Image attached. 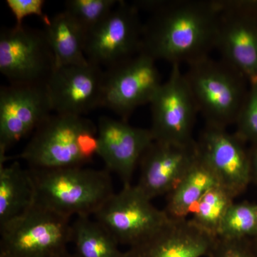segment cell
Listing matches in <instances>:
<instances>
[{
  "instance_id": "8992f818",
  "label": "cell",
  "mask_w": 257,
  "mask_h": 257,
  "mask_svg": "<svg viewBox=\"0 0 257 257\" xmlns=\"http://www.w3.org/2000/svg\"><path fill=\"white\" fill-rule=\"evenodd\" d=\"M137 185L124 184L94 214L119 244H138L165 226L170 217L158 209Z\"/></svg>"
},
{
  "instance_id": "8fae6325",
  "label": "cell",
  "mask_w": 257,
  "mask_h": 257,
  "mask_svg": "<svg viewBox=\"0 0 257 257\" xmlns=\"http://www.w3.org/2000/svg\"><path fill=\"white\" fill-rule=\"evenodd\" d=\"M46 83L9 84L0 89V162L9 148L35 132L52 114Z\"/></svg>"
},
{
  "instance_id": "44dd1931",
  "label": "cell",
  "mask_w": 257,
  "mask_h": 257,
  "mask_svg": "<svg viewBox=\"0 0 257 257\" xmlns=\"http://www.w3.org/2000/svg\"><path fill=\"white\" fill-rule=\"evenodd\" d=\"M72 234L74 253L79 257H124L112 235L90 216H77Z\"/></svg>"
},
{
  "instance_id": "1f68e13d",
  "label": "cell",
  "mask_w": 257,
  "mask_h": 257,
  "mask_svg": "<svg viewBox=\"0 0 257 257\" xmlns=\"http://www.w3.org/2000/svg\"><path fill=\"white\" fill-rule=\"evenodd\" d=\"M0 257H8L7 255H5V253H0Z\"/></svg>"
},
{
  "instance_id": "7402d4cb",
  "label": "cell",
  "mask_w": 257,
  "mask_h": 257,
  "mask_svg": "<svg viewBox=\"0 0 257 257\" xmlns=\"http://www.w3.org/2000/svg\"><path fill=\"white\" fill-rule=\"evenodd\" d=\"M234 200L226 189L216 186L198 202L191 214L190 220L199 229L218 239L221 223Z\"/></svg>"
},
{
  "instance_id": "f1b7e54d",
  "label": "cell",
  "mask_w": 257,
  "mask_h": 257,
  "mask_svg": "<svg viewBox=\"0 0 257 257\" xmlns=\"http://www.w3.org/2000/svg\"><path fill=\"white\" fill-rule=\"evenodd\" d=\"M248 152L251 160V181L257 184V144L250 145Z\"/></svg>"
},
{
  "instance_id": "f546056e",
  "label": "cell",
  "mask_w": 257,
  "mask_h": 257,
  "mask_svg": "<svg viewBox=\"0 0 257 257\" xmlns=\"http://www.w3.org/2000/svg\"><path fill=\"white\" fill-rule=\"evenodd\" d=\"M53 257H79L75 253H69L68 251H64V252L60 253V254L57 255V256H55Z\"/></svg>"
},
{
  "instance_id": "83f0119b",
  "label": "cell",
  "mask_w": 257,
  "mask_h": 257,
  "mask_svg": "<svg viewBox=\"0 0 257 257\" xmlns=\"http://www.w3.org/2000/svg\"><path fill=\"white\" fill-rule=\"evenodd\" d=\"M219 8L257 17V0H216Z\"/></svg>"
},
{
  "instance_id": "9c48e42d",
  "label": "cell",
  "mask_w": 257,
  "mask_h": 257,
  "mask_svg": "<svg viewBox=\"0 0 257 257\" xmlns=\"http://www.w3.org/2000/svg\"><path fill=\"white\" fill-rule=\"evenodd\" d=\"M150 104V130L155 142L187 145L195 141L193 130L198 110L181 65H171L168 78L162 83Z\"/></svg>"
},
{
  "instance_id": "4dcf8cb0",
  "label": "cell",
  "mask_w": 257,
  "mask_h": 257,
  "mask_svg": "<svg viewBox=\"0 0 257 257\" xmlns=\"http://www.w3.org/2000/svg\"><path fill=\"white\" fill-rule=\"evenodd\" d=\"M250 240H251V243H252L253 248H254V249L256 250L257 252V236L256 237L253 238V239Z\"/></svg>"
},
{
  "instance_id": "5b68a950",
  "label": "cell",
  "mask_w": 257,
  "mask_h": 257,
  "mask_svg": "<svg viewBox=\"0 0 257 257\" xmlns=\"http://www.w3.org/2000/svg\"><path fill=\"white\" fill-rule=\"evenodd\" d=\"M69 221L35 202L0 226V253L8 257H53L63 253L72 240Z\"/></svg>"
},
{
  "instance_id": "4fadbf2b",
  "label": "cell",
  "mask_w": 257,
  "mask_h": 257,
  "mask_svg": "<svg viewBox=\"0 0 257 257\" xmlns=\"http://www.w3.org/2000/svg\"><path fill=\"white\" fill-rule=\"evenodd\" d=\"M104 77L102 67L89 62L56 67L46 82L53 111L84 116L102 107Z\"/></svg>"
},
{
  "instance_id": "7c38bea8",
  "label": "cell",
  "mask_w": 257,
  "mask_h": 257,
  "mask_svg": "<svg viewBox=\"0 0 257 257\" xmlns=\"http://www.w3.org/2000/svg\"><path fill=\"white\" fill-rule=\"evenodd\" d=\"M199 156L219 185L236 198L251 181V160L246 143L226 128L205 125L197 141Z\"/></svg>"
},
{
  "instance_id": "3957f363",
  "label": "cell",
  "mask_w": 257,
  "mask_h": 257,
  "mask_svg": "<svg viewBox=\"0 0 257 257\" xmlns=\"http://www.w3.org/2000/svg\"><path fill=\"white\" fill-rule=\"evenodd\" d=\"M98 155L97 124L84 116L57 114L34 132L19 155L33 169L84 167Z\"/></svg>"
},
{
  "instance_id": "2e32d148",
  "label": "cell",
  "mask_w": 257,
  "mask_h": 257,
  "mask_svg": "<svg viewBox=\"0 0 257 257\" xmlns=\"http://www.w3.org/2000/svg\"><path fill=\"white\" fill-rule=\"evenodd\" d=\"M217 6L220 13L215 49L221 60L242 74L249 84L257 82V17Z\"/></svg>"
},
{
  "instance_id": "6da1fadb",
  "label": "cell",
  "mask_w": 257,
  "mask_h": 257,
  "mask_svg": "<svg viewBox=\"0 0 257 257\" xmlns=\"http://www.w3.org/2000/svg\"><path fill=\"white\" fill-rule=\"evenodd\" d=\"M151 13L144 23L140 52L171 65L189 64L215 49L219 12L216 0L135 1Z\"/></svg>"
},
{
  "instance_id": "603a6c76",
  "label": "cell",
  "mask_w": 257,
  "mask_h": 257,
  "mask_svg": "<svg viewBox=\"0 0 257 257\" xmlns=\"http://www.w3.org/2000/svg\"><path fill=\"white\" fill-rule=\"evenodd\" d=\"M257 236V204L249 202H234L226 212L219 239H252Z\"/></svg>"
},
{
  "instance_id": "ba28073f",
  "label": "cell",
  "mask_w": 257,
  "mask_h": 257,
  "mask_svg": "<svg viewBox=\"0 0 257 257\" xmlns=\"http://www.w3.org/2000/svg\"><path fill=\"white\" fill-rule=\"evenodd\" d=\"M156 60L143 52L104 70L102 106L123 121L139 106L150 104L162 84Z\"/></svg>"
},
{
  "instance_id": "277c9868",
  "label": "cell",
  "mask_w": 257,
  "mask_h": 257,
  "mask_svg": "<svg viewBox=\"0 0 257 257\" xmlns=\"http://www.w3.org/2000/svg\"><path fill=\"white\" fill-rule=\"evenodd\" d=\"M184 74L206 125L227 128L235 124L249 87L242 74L210 56L187 64Z\"/></svg>"
},
{
  "instance_id": "ac0fdd59",
  "label": "cell",
  "mask_w": 257,
  "mask_h": 257,
  "mask_svg": "<svg viewBox=\"0 0 257 257\" xmlns=\"http://www.w3.org/2000/svg\"><path fill=\"white\" fill-rule=\"evenodd\" d=\"M44 32L55 57L56 67L82 65L89 62L85 55L86 32L66 13L42 19Z\"/></svg>"
},
{
  "instance_id": "9a60e30c",
  "label": "cell",
  "mask_w": 257,
  "mask_h": 257,
  "mask_svg": "<svg viewBox=\"0 0 257 257\" xmlns=\"http://www.w3.org/2000/svg\"><path fill=\"white\" fill-rule=\"evenodd\" d=\"M197 141L176 145L154 141L142 157L137 184L149 199L168 194L199 157Z\"/></svg>"
},
{
  "instance_id": "e0dca14e",
  "label": "cell",
  "mask_w": 257,
  "mask_h": 257,
  "mask_svg": "<svg viewBox=\"0 0 257 257\" xmlns=\"http://www.w3.org/2000/svg\"><path fill=\"white\" fill-rule=\"evenodd\" d=\"M216 239L193 224L190 219H171L150 237L128 248L124 257H204Z\"/></svg>"
},
{
  "instance_id": "d6986e66",
  "label": "cell",
  "mask_w": 257,
  "mask_h": 257,
  "mask_svg": "<svg viewBox=\"0 0 257 257\" xmlns=\"http://www.w3.org/2000/svg\"><path fill=\"white\" fill-rule=\"evenodd\" d=\"M36 202L30 170L18 162L0 164V226L21 215Z\"/></svg>"
},
{
  "instance_id": "4316f807",
  "label": "cell",
  "mask_w": 257,
  "mask_h": 257,
  "mask_svg": "<svg viewBox=\"0 0 257 257\" xmlns=\"http://www.w3.org/2000/svg\"><path fill=\"white\" fill-rule=\"evenodd\" d=\"M8 8L11 10L16 20V25H23L24 19L32 15H36L43 19L45 2L42 0H8Z\"/></svg>"
},
{
  "instance_id": "7a4b0ae2",
  "label": "cell",
  "mask_w": 257,
  "mask_h": 257,
  "mask_svg": "<svg viewBox=\"0 0 257 257\" xmlns=\"http://www.w3.org/2000/svg\"><path fill=\"white\" fill-rule=\"evenodd\" d=\"M30 172L36 202L69 219L94 215L115 193L106 170L72 167Z\"/></svg>"
},
{
  "instance_id": "5bb4252c",
  "label": "cell",
  "mask_w": 257,
  "mask_h": 257,
  "mask_svg": "<svg viewBox=\"0 0 257 257\" xmlns=\"http://www.w3.org/2000/svg\"><path fill=\"white\" fill-rule=\"evenodd\" d=\"M98 156L106 170L116 174L124 184L131 179L142 157L155 140L150 128L135 127L123 120L99 117Z\"/></svg>"
},
{
  "instance_id": "ffe728a7",
  "label": "cell",
  "mask_w": 257,
  "mask_h": 257,
  "mask_svg": "<svg viewBox=\"0 0 257 257\" xmlns=\"http://www.w3.org/2000/svg\"><path fill=\"white\" fill-rule=\"evenodd\" d=\"M217 185L215 176L199 155L182 180L167 194L165 210L171 219H187L201 199Z\"/></svg>"
},
{
  "instance_id": "30bf717a",
  "label": "cell",
  "mask_w": 257,
  "mask_h": 257,
  "mask_svg": "<svg viewBox=\"0 0 257 257\" xmlns=\"http://www.w3.org/2000/svg\"><path fill=\"white\" fill-rule=\"evenodd\" d=\"M140 12L135 3L119 1L104 21L86 35L88 61L108 68L140 52L144 23Z\"/></svg>"
},
{
  "instance_id": "cb8c5ba5",
  "label": "cell",
  "mask_w": 257,
  "mask_h": 257,
  "mask_svg": "<svg viewBox=\"0 0 257 257\" xmlns=\"http://www.w3.org/2000/svg\"><path fill=\"white\" fill-rule=\"evenodd\" d=\"M119 0H68L64 11L86 32L92 31L104 21Z\"/></svg>"
},
{
  "instance_id": "52a82bcc",
  "label": "cell",
  "mask_w": 257,
  "mask_h": 257,
  "mask_svg": "<svg viewBox=\"0 0 257 257\" xmlns=\"http://www.w3.org/2000/svg\"><path fill=\"white\" fill-rule=\"evenodd\" d=\"M56 68L43 30L23 25L0 34V72L9 84L46 83Z\"/></svg>"
},
{
  "instance_id": "d4e9b609",
  "label": "cell",
  "mask_w": 257,
  "mask_h": 257,
  "mask_svg": "<svg viewBox=\"0 0 257 257\" xmlns=\"http://www.w3.org/2000/svg\"><path fill=\"white\" fill-rule=\"evenodd\" d=\"M234 125V133L244 143L256 145L257 82L250 83L246 100Z\"/></svg>"
},
{
  "instance_id": "484cf974",
  "label": "cell",
  "mask_w": 257,
  "mask_h": 257,
  "mask_svg": "<svg viewBox=\"0 0 257 257\" xmlns=\"http://www.w3.org/2000/svg\"><path fill=\"white\" fill-rule=\"evenodd\" d=\"M207 257H257V252L250 239H216Z\"/></svg>"
}]
</instances>
